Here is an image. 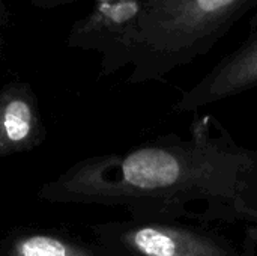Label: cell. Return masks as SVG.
<instances>
[{"label": "cell", "instance_id": "1", "mask_svg": "<svg viewBox=\"0 0 257 256\" xmlns=\"http://www.w3.org/2000/svg\"><path fill=\"white\" fill-rule=\"evenodd\" d=\"M114 195L163 217L257 222V152L235 143L212 116L194 119L190 139L166 137L126 154Z\"/></svg>", "mask_w": 257, "mask_h": 256}, {"label": "cell", "instance_id": "2", "mask_svg": "<svg viewBox=\"0 0 257 256\" xmlns=\"http://www.w3.org/2000/svg\"><path fill=\"white\" fill-rule=\"evenodd\" d=\"M257 84V38L221 62L173 106L175 112H194L238 95Z\"/></svg>", "mask_w": 257, "mask_h": 256}, {"label": "cell", "instance_id": "3", "mask_svg": "<svg viewBox=\"0 0 257 256\" xmlns=\"http://www.w3.org/2000/svg\"><path fill=\"white\" fill-rule=\"evenodd\" d=\"M126 244L139 256H232L224 244L206 234L161 222L130 231Z\"/></svg>", "mask_w": 257, "mask_h": 256}, {"label": "cell", "instance_id": "4", "mask_svg": "<svg viewBox=\"0 0 257 256\" xmlns=\"http://www.w3.org/2000/svg\"><path fill=\"white\" fill-rule=\"evenodd\" d=\"M0 122L5 137L9 142L12 143L23 142L32 131V124H33L32 107L29 106L27 101L21 98L9 100L2 109Z\"/></svg>", "mask_w": 257, "mask_h": 256}, {"label": "cell", "instance_id": "5", "mask_svg": "<svg viewBox=\"0 0 257 256\" xmlns=\"http://www.w3.org/2000/svg\"><path fill=\"white\" fill-rule=\"evenodd\" d=\"M12 256H90L51 237H30L20 241Z\"/></svg>", "mask_w": 257, "mask_h": 256}, {"label": "cell", "instance_id": "6", "mask_svg": "<svg viewBox=\"0 0 257 256\" xmlns=\"http://www.w3.org/2000/svg\"><path fill=\"white\" fill-rule=\"evenodd\" d=\"M233 3H235V0H194L193 6L197 14L209 17L211 14L221 12V9L229 8Z\"/></svg>", "mask_w": 257, "mask_h": 256}]
</instances>
